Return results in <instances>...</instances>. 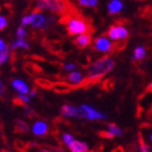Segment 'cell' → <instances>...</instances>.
I'll list each match as a JSON object with an SVG mask.
<instances>
[{"mask_svg":"<svg viewBox=\"0 0 152 152\" xmlns=\"http://www.w3.org/2000/svg\"><path fill=\"white\" fill-rule=\"evenodd\" d=\"M115 66V61L113 58L104 56L100 58L91 64H89L88 67L86 69V78L97 82L99 79L103 78L105 75H108Z\"/></svg>","mask_w":152,"mask_h":152,"instance_id":"1","label":"cell"},{"mask_svg":"<svg viewBox=\"0 0 152 152\" xmlns=\"http://www.w3.org/2000/svg\"><path fill=\"white\" fill-rule=\"evenodd\" d=\"M38 11H50L52 13H63L69 9L66 0H36Z\"/></svg>","mask_w":152,"mask_h":152,"instance_id":"2","label":"cell"},{"mask_svg":"<svg viewBox=\"0 0 152 152\" xmlns=\"http://www.w3.org/2000/svg\"><path fill=\"white\" fill-rule=\"evenodd\" d=\"M66 31L69 35L77 36L84 33H88L89 25L85 20L79 16H71L66 21Z\"/></svg>","mask_w":152,"mask_h":152,"instance_id":"3","label":"cell"},{"mask_svg":"<svg viewBox=\"0 0 152 152\" xmlns=\"http://www.w3.org/2000/svg\"><path fill=\"white\" fill-rule=\"evenodd\" d=\"M33 21H32V26L33 28L36 29H47L49 28L52 24L54 23V18L53 15H46L42 12H39V11H36V12H33Z\"/></svg>","mask_w":152,"mask_h":152,"instance_id":"4","label":"cell"},{"mask_svg":"<svg viewBox=\"0 0 152 152\" xmlns=\"http://www.w3.org/2000/svg\"><path fill=\"white\" fill-rule=\"evenodd\" d=\"M79 108L82 109L83 118L87 121H102L107 118V114L99 111L97 109L92 108L89 104H80Z\"/></svg>","mask_w":152,"mask_h":152,"instance_id":"5","label":"cell"},{"mask_svg":"<svg viewBox=\"0 0 152 152\" xmlns=\"http://www.w3.org/2000/svg\"><path fill=\"white\" fill-rule=\"evenodd\" d=\"M94 49L101 53H108L113 49V42L108 36H99L94 41Z\"/></svg>","mask_w":152,"mask_h":152,"instance_id":"6","label":"cell"},{"mask_svg":"<svg viewBox=\"0 0 152 152\" xmlns=\"http://www.w3.org/2000/svg\"><path fill=\"white\" fill-rule=\"evenodd\" d=\"M129 36L127 28L123 25H112L108 31V37L111 40H124Z\"/></svg>","mask_w":152,"mask_h":152,"instance_id":"7","label":"cell"},{"mask_svg":"<svg viewBox=\"0 0 152 152\" xmlns=\"http://www.w3.org/2000/svg\"><path fill=\"white\" fill-rule=\"evenodd\" d=\"M60 114L65 118H71V117H76V118H83L82 109L79 107H75L73 104L66 103L63 104L60 109Z\"/></svg>","mask_w":152,"mask_h":152,"instance_id":"8","label":"cell"},{"mask_svg":"<svg viewBox=\"0 0 152 152\" xmlns=\"http://www.w3.org/2000/svg\"><path fill=\"white\" fill-rule=\"evenodd\" d=\"M31 130L32 133L37 137H44L48 134V130H49V125L46 121L42 120H38L36 122H34L31 127Z\"/></svg>","mask_w":152,"mask_h":152,"instance_id":"9","label":"cell"},{"mask_svg":"<svg viewBox=\"0 0 152 152\" xmlns=\"http://www.w3.org/2000/svg\"><path fill=\"white\" fill-rule=\"evenodd\" d=\"M11 87L18 95H26L31 91L28 84L21 78H13L11 80Z\"/></svg>","mask_w":152,"mask_h":152,"instance_id":"10","label":"cell"},{"mask_svg":"<svg viewBox=\"0 0 152 152\" xmlns=\"http://www.w3.org/2000/svg\"><path fill=\"white\" fill-rule=\"evenodd\" d=\"M66 80L69 84L73 86H77V85H80L82 83H84L85 80V76L83 75L82 72H79L77 70H74L72 72H69L66 76Z\"/></svg>","mask_w":152,"mask_h":152,"instance_id":"11","label":"cell"},{"mask_svg":"<svg viewBox=\"0 0 152 152\" xmlns=\"http://www.w3.org/2000/svg\"><path fill=\"white\" fill-rule=\"evenodd\" d=\"M91 35L89 33H84V34H80V35H77L74 39V44L77 46L78 48H86L88 47L89 45L91 44Z\"/></svg>","mask_w":152,"mask_h":152,"instance_id":"12","label":"cell"},{"mask_svg":"<svg viewBox=\"0 0 152 152\" xmlns=\"http://www.w3.org/2000/svg\"><path fill=\"white\" fill-rule=\"evenodd\" d=\"M71 152H90L88 143L82 140L75 139L70 146L67 147Z\"/></svg>","mask_w":152,"mask_h":152,"instance_id":"13","label":"cell"},{"mask_svg":"<svg viewBox=\"0 0 152 152\" xmlns=\"http://www.w3.org/2000/svg\"><path fill=\"white\" fill-rule=\"evenodd\" d=\"M123 8H124V4L121 0H111L108 3V12L111 15L120 13L123 10Z\"/></svg>","mask_w":152,"mask_h":152,"instance_id":"14","label":"cell"},{"mask_svg":"<svg viewBox=\"0 0 152 152\" xmlns=\"http://www.w3.org/2000/svg\"><path fill=\"white\" fill-rule=\"evenodd\" d=\"M10 49L11 50H16V49H29L28 41L25 38H16L15 40H13L10 45Z\"/></svg>","mask_w":152,"mask_h":152,"instance_id":"15","label":"cell"},{"mask_svg":"<svg viewBox=\"0 0 152 152\" xmlns=\"http://www.w3.org/2000/svg\"><path fill=\"white\" fill-rule=\"evenodd\" d=\"M107 132H108L110 135L113 137H118V136H122L123 135V130L121 129L120 126H117L116 124L114 123H109L108 126H107Z\"/></svg>","mask_w":152,"mask_h":152,"instance_id":"16","label":"cell"},{"mask_svg":"<svg viewBox=\"0 0 152 152\" xmlns=\"http://www.w3.org/2000/svg\"><path fill=\"white\" fill-rule=\"evenodd\" d=\"M146 48L142 47V46H138V47L135 48L133 53V60L135 61H141L145 59L146 57Z\"/></svg>","mask_w":152,"mask_h":152,"instance_id":"17","label":"cell"},{"mask_svg":"<svg viewBox=\"0 0 152 152\" xmlns=\"http://www.w3.org/2000/svg\"><path fill=\"white\" fill-rule=\"evenodd\" d=\"M10 52H11V49L10 47H7L4 50L0 51V66L3 65V64L8 62L10 59Z\"/></svg>","mask_w":152,"mask_h":152,"instance_id":"18","label":"cell"},{"mask_svg":"<svg viewBox=\"0 0 152 152\" xmlns=\"http://www.w3.org/2000/svg\"><path fill=\"white\" fill-rule=\"evenodd\" d=\"M79 6L86 7V8H96L98 6L99 0H77Z\"/></svg>","mask_w":152,"mask_h":152,"instance_id":"19","label":"cell"},{"mask_svg":"<svg viewBox=\"0 0 152 152\" xmlns=\"http://www.w3.org/2000/svg\"><path fill=\"white\" fill-rule=\"evenodd\" d=\"M16 130L20 133H27L28 132V125L24 122L23 120H18L16 121Z\"/></svg>","mask_w":152,"mask_h":152,"instance_id":"20","label":"cell"},{"mask_svg":"<svg viewBox=\"0 0 152 152\" xmlns=\"http://www.w3.org/2000/svg\"><path fill=\"white\" fill-rule=\"evenodd\" d=\"M61 139H62V142H63L65 146L69 147L71 143H72L74 140H75V138H74V136L72 135V134L64 133V134H62V137H61Z\"/></svg>","mask_w":152,"mask_h":152,"instance_id":"21","label":"cell"},{"mask_svg":"<svg viewBox=\"0 0 152 152\" xmlns=\"http://www.w3.org/2000/svg\"><path fill=\"white\" fill-rule=\"evenodd\" d=\"M32 21H33V14L32 13H29V14H26L22 18L21 20V26H27V25H31L32 24Z\"/></svg>","mask_w":152,"mask_h":152,"instance_id":"22","label":"cell"},{"mask_svg":"<svg viewBox=\"0 0 152 152\" xmlns=\"http://www.w3.org/2000/svg\"><path fill=\"white\" fill-rule=\"evenodd\" d=\"M76 69H77V64L74 62H67L63 65V71H65V72H72Z\"/></svg>","mask_w":152,"mask_h":152,"instance_id":"23","label":"cell"},{"mask_svg":"<svg viewBox=\"0 0 152 152\" xmlns=\"http://www.w3.org/2000/svg\"><path fill=\"white\" fill-rule=\"evenodd\" d=\"M26 35H27V31L24 26H20L16 29V38H25Z\"/></svg>","mask_w":152,"mask_h":152,"instance_id":"24","label":"cell"},{"mask_svg":"<svg viewBox=\"0 0 152 152\" xmlns=\"http://www.w3.org/2000/svg\"><path fill=\"white\" fill-rule=\"evenodd\" d=\"M31 99H32V97L28 94H26V95H18V100L21 101L22 103H25V104H28L29 102H31Z\"/></svg>","mask_w":152,"mask_h":152,"instance_id":"25","label":"cell"},{"mask_svg":"<svg viewBox=\"0 0 152 152\" xmlns=\"http://www.w3.org/2000/svg\"><path fill=\"white\" fill-rule=\"evenodd\" d=\"M54 89H56L57 91L65 92V91H67V90H70V86L65 85V84H58V85L54 86Z\"/></svg>","mask_w":152,"mask_h":152,"instance_id":"26","label":"cell"},{"mask_svg":"<svg viewBox=\"0 0 152 152\" xmlns=\"http://www.w3.org/2000/svg\"><path fill=\"white\" fill-rule=\"evenodd\" d=\"M8 25V20L4 15H1L0 14V31L4 29Z\"/></svg>","mask_w":152,"mask_h":152,"instance_id":"27","label":"cell"},{"mask_svg":"<svg viewBox=\"0 0 152 152\" xmlns=\"http://www.w3.org/2000/svg\"><path fill=\"white\" fill-rule=\"evenodd\" d=\"M6 84H4V82H3L2 79H1V77H0V96L3 95L4 92H6Z\"/></svg>","mask_w":152,"mask_h":152,"instance_id":"28","label":"cell"},{"mask_svg":"<svg viewBox=\"0 0 152 152\" xmlns=\"http://www.w3.org/2000/svg\"><path fill=\"white\" fill-rule=\"evenodd\" d=\"M140 152H150L149 146H147V145L143 142V141L140 143Z\"/></svg>","mask_w":152,"mask_h":152,"instance_id":"29","label":"cell"},{"mask_svg":"<svg viewBox=\"0 0 152 152\" xmlns=\"http://www.w3.org/2000/svg\"><path fill=\"white\" fill-rule=\"evenodd\" d=\"M7 47H8V46H7L6 41L3 40L2 38H0V51L4 50V49H6Z\"/></svg>","mask_w":152,"mask_h":152,"instance_id":"30","label":"cell"},{"mask_svg":"<svg viewBox=\"0 0 152 152\" xmlns=\"http://www.w3.org/2000/svg\"><path fill=\"white\" fill-rule=\"evenodd\" d=\"M28 95L31 96V97H32V98H33V97H35V96H36V91H35V90H31V91H29Z\"/></svg>","mask_w":152,"mask_h":152,"instance_id":"31","label":"cell"},{"mask_svg":"<svg viewBox=\"0 0 152 152\" xmlns=\"http://www.w3.org/2000/svg\"><path fill=\"white\" fill-rule=\"evenodd\" d=\"M148 89H149V90H151V91H152V83H150V85L148 86Z\"/></svg>","mask_w":152,"mask_h":152,"instance_id":"32","label":"cell"},{"mask_svg":"<svg viewBox=\"0 0 152 152\" xmlns=\"http://www.w3.org/2000/svg\"><path fill=\"white\" fill-rule=\"evenodd\" d=\"M39 152H50V151H48V150H46V149H42V150H40Z\"/></svg>","mask_w":152,"mask_h":152,"instance_id":"33","label":"cell"},{"mask_svg":"<svg viewBox=\"0 0 152 152\" xmlns=\"http://www.w3.org/2000/svg\"><path fill=\"white\" fill-rule=\"evenodd\" d=\"M150 140H151V141H152V134H151V135H150Z\"/></svg>","mask_w":152,"mask_h":152,"instance_id":"34","label":"cell"}]
</instances>
